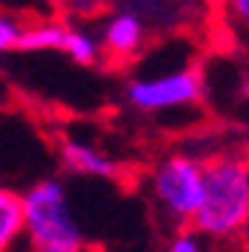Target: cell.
Instances as JSON below:
<instances>
[{
    "label": "cell",
    "mask_w": 249,
    "mask_h": 252,
    "mask_svg": "<svg viewBox=\"0 0 249 252\" xmlns=\"http://www.w3.org/2000/svg\"><path fill=\"white\" fill-rule=\"evenodd\" d=\"M231 15L249 30V0H234V3H231Z\"/></svg>",
    "instance_id": "cell-11"
},
{
    "label": "cell",
    "mask_w": 249,
    "mask_h": 252,
    "mask_svg": "<svg viewBox=\"0 0 249 252\" xmlns=\"http://www.w3.org/2000/svg\"><path fill=\"white\" fill-rule=\"evenodd\" d=\"M168 252H210V246L192 231H177L168 243Z\"/></svg>",
    "instance_id": "cell-10"
},
{
    "label": "cell",
    "mask_w": 249,
    "mask_h": 252,
    "mask_svg": "<svg viewBox=\"0 0 249 252\" xmlns=\"http://www.w3.org/2000/svg\"><path fill=\"white\" fill-rule=\"evenodd\" d=\"M24 246L21 252H87V237L72 210L66 186L45 177L21 195Z\"/></svg>",
    "instance_id": "cell-2"
},
{
    "label": "cell",
    "mask_w": 249,
    "mask_h": 252,
    "mask_svg": "<svg viewBox=\"0 0 249 252\" xmlns=\"http://www.w3.org/2000/svg\"><path fill=\"white\" fill-rule=\"evenodd\" d=\"M249 228V165L243 153H213L204 159V192L189 231L207 243L237 240Z\"/></svg>",
    "instance_id": "cell-1"
},
{
    "label": "cell",
    "mask_w": 249,
    "mask_h": 252,
    "mask_svg": "<svg viewBox=\"0 0 249 252\" xmlns=\"http://www.w3.org/2000/svg\"><path fill=\"white\" fill-rule=\"evenodd\" d=\"M63 54L78 63V66H93L102 57L99 33H93L87 27H66V39H63Z\"/></svg>",
    "instance_id": "cell-9"
},
{
    "label": "cell",
    "mask_w": 249,
    "mask_h": 252,
    "mask_svg": "<svg viewBox=\"0 0 249 252\" xmlns=\"http://www.w3.org/2000/svg\"><path fill=\"white\" fill-rule=\"evenodd\" d=\"M66 24L60 21H33L21 27V39L15 51H63Z\"/></svg>",
    "instance_id": "cell-8"
},
{
    "label": "cell",
    "mask_w": 249,
    "mask_h": 252,
    "mask_svg": "<svg viewBox=\"0 0 249 252\" xmlns=\"http://www.w3.org/2000/svg\"><path fill=\"white\" fill-rule=\"evenodd\" d=\"M204 96V78L198 69H171L156 75H141L126 84V99L144 114H159L174 108H189Z\"/></svg>",
    "instance_id": "cell-4"
},
{
    "label": "cell",
    "mask_w": 249,
    "mask_h": 252,
    "mask_svg": "<svg viewBox=\"0 0 249 252\" xmlns=\"http://www.w3.org/2000/svg\"><path fill=\"white\" fill-rule=\"evenodd\" d=\"M243 159H246V165H249V147H246V153H243Z\"/></svg>",
    "instance_id": "cell-13"
},
{
    "label": "cell",
    "mask_w": 249,
    "mask_h": 252,
    "mask_svg": "<svg viewBox=\"0 0 249 252\" xmlns=\"http://www.w3.org/2000/svg\"><path fill=\"white\" fill-rule=\"evenodd\" d=\"M24 246V216L21 195L0 186V252H21Z\"/></svg>",
    "instance_id": "cell-7"
},
{
    "label": "cell",
    "mask_w": 249,
    "mask_h": 252,
    "mask_svg": "<svg viewBox=\"0 0 249 252\" xmlns=\"http://www.w3.org/2000/svg\"><path fill=\"white\" fill-rule=\"evenodd\" d=\"M240 93L249 99V66H246V69H243V75H240Z\"/></svg>",
    "instance_id": "cell-12"
},
{
    "label": "cell",
    "mask_w": 249,
    "mask_h": 252,
    "mask_svg": "<svg viewBox=\"0 0 249 252\" xmlns=\"http://www.w3.org/2000/svg\"><path fill=\"white\" fill-rule=\"evenodd\" d=\"M204 192V156L174 150L150 171V198L171 222L189 225Z\"/></svg>",
    "instance_id": "cell-3"
},
{
    "label": "cell",
    "mask_w": 249,
    "mask_h": 252,
    "mask_svg": "<svg viewBox=\"0 0 249 252\" xmlns=\"http://www.w3.org/2000/svg\"><path fill=\"white\" fill-rule=\"evenodd\" d=\"M99 45H102V54L114 60H129L144 45V18L132 9L114 12L99 33Z\"/></svg>",
    "instance_id": "cell-6"
},
{
    "label": "cell",
    "mask_w": 249,
    "mask_h": 252,
    "mask_svg": "<svg viewBox=\"0 0 249 252\" xmlns=\"http://www.w3.org/2000/svg\"><path fill=\"white\" fill-rule=\"evenodd\" d=\"M60 162L66 171L81 174V177H96V180H111L120 174V162L102 147L78 141V138H63L60 141Z\"/></svg>",
    "instance_id": "cell-5"
}]
</instances>
